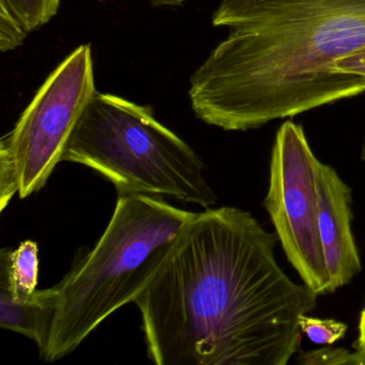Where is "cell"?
Returning <instances> with one entry per match:
<instances>
[{
	"label": "cell",
	"mask_w": 365,
	"mask_h": 365,
	"mask_svg": "<svg viewBox=\"0 0 365 365\" xmlns=\"http://www.w3.org/2000/svg\"><path fill=\"white\" fill-rule=\"evenodd\" d=\"M196 212L162 196L118 195L110 223L93 250L57 285L48 362L73 352L106 318L144 292Z\"/></svg>",
	"instance_id": "cell-3"
},
{
	"label": "cell",
	"mask_w": 365,
	"mask_h": 365,
	"mask_svg": "<svg viewBox=\"0 0 365 365\" xmlns=\"http://www.w3.org/2000/svg\"><path fill=\"white\" fill-rule=\"evenodd\" d=\"M57 300V286L37 289L27 300L18 301L0 284V327L29 337L37 344L41 354L50 339Z\"/></svg>",
	"instance_id": "cell-8"
},
{
	"label": "cell",
	"mask_w": 365,
	"mask_h": 365,
	"mask_svg": "<svg viewBox=\"0 0 365 365\" xmlns=\"http://www.w3.org/2000/svg\"><path fill=\"white\" fill-rule=\"evenodd\" d=\"M230 31L191 78L196 117L249 131L365 93L333 65L365 48V0H223Z\"/></svg>",
	"instance_id": "cell-2"
},
{
	"label": "cell",
	"mask_w": 365,
	"mask_h": 365,
	"mask_svg": "<svg viewBox=\"0 0 365 365\" xmlns=\"http://www.w3.org/2000/svg\"><path fill=\"white\" fill-rule=\"evenodd\" d=\"M301 332L317 345H333L341 341L347 333L348 326L343 322L335 319L311 317L302 315L299 319Z\"/></svg>",
	"instance_id": "cell-11"
},
{
	"label": "cell",
	"mask_w": 365,
	"mask_h": 365,
	"mask_svg": "<svg viewBox=\"0 0 365 365\" xmlns=\"http://www.w3.org/2000/svg\"><path fill=\"white\" fill-rule=\"evenodd\" d=\"M96 93L91 48L83 44L48 76L16 127L0 140V150L16 168L20 198L46 185Z\"/></svg>",
	"instance_id": "cell-5"
},
{
	"label": "cell",
	"mask_w": 365,
	"mask_h": 365,
	"mask_svg": "<svg viewBox=\"0 0 365 365\" xmlns=\"http://www.w3.org/2000/svg\"><path fill=\"white\" fill-rule=\"evenodd\" d=\"M319 235L330 294L351 283L362 271L360 254L352 232V192L349 185L326 163H320Z\"/></svg>",
	"instance_id": "cell-7"
},
{
	"label": "cell",
	"mask_w": 365,
	"mask_h": 365,
	"mask_svg": "<svg viewBox=\"0 0 365 365\" xmlns=\"http://www.w3.org/2000/svg\"><path fill=\"white\" fill-rule=\"evenodd\" d=\"M39 249L35 241L26 240L18 249L5 247L0 252V284L14 299L24 301L37 290Z\"/></svg>",
	"instance_id": "cell-9"
},
{
	"label": "cell",
	"mask_w": 365,
	"mask_h": 365,
	"mask_svg": "<svg viewBox=\"0 0 365 365\" xmlns=\"http://www.w3.org/2000/svg\"><path fill=\"white\" fill-rule=\"evenodd\" d=\"M320 163L302 125L285 121L273 142L264 200L286 258L318 296L330 294L318 224Z\"/></svg>",
	"instance_id": "cell-6"
},
{
	"label": "cell",
	"mask_w": 365,
	"mask_h": 365,
	"mask_svg": "<svg viewBox=\"0 0 365 365\" xmlns=\"http://www.w3.org/2000/svg\"><path fill=\"white\" fill-rule=\"evenodd\" d=\"M63 161L82 164L123 194L168 196L202 208L217 202L205 164L153 108L96 93L74 128Z\"/></svg>",
	"instance_id": "cell-4"
},
{
	"label": "cell",
	"mask_w": 365,
	"mask_h": 365,
	"mask_svg": "<svg viewBox=\"0 0 365 365\" xmlns=\"http://www.w3.org/2000/svg\"><path fill=\"white\" fill-rule=\"evenodd\" d=\"M296 356L294 363L301 365H365V354L359 350L351 352L346 348L324 347L309 351H299Z\"/></svg>",
	"instance_id": "cell-12"
},
{
	"label": "cell",
	"mask_w": 365,
	"mask_h": 365,
	"mask_svg": "<svg viewBox=\"0 0 365 365\" xmlns=\"http://www.w3.org/2000/svg\"><path fill=\"white\" fill-rule=\"evenodd\" d=\"M333 71L336 74H351L365 78V48L337 61L333 65Z\"/></svg>",
	"instance_id": "cell-13"
},
{
	"label": "cell",
	"mask_w": 365,
	"mask_h": 365,
	"mask_svg": "<svg viewBox=\"0 0 365 365\" xmlns=\"http://www.w3.org/2000/svg\"><path fill=\"white\" fill-rule=\"evenodd\" d=\"M354 348L365 354V300L359 315L358 339L354 343Z\"/></svg>",
	"instance_id": "cell-14"
},
{
	"label": "cell",
	"mask_w": 365,
	"mask_h": 365,
	"mask_svg": "<svg viewBox=\"0 0 365 365\" xmlns=\"http://www.w3.org/2000/svg\"><path fill=\"white\" fill-rule=\"evenodd\" d=\"M59 6L61 0H0V21L14 23L29 35L48 24Z\"/></svg>",
	"instance_id": "cell-10"
},
{
	"label": "cell",
	"mask_w": 365,
	"mask_h": 365,
	"mask_svg": "<svg viewBox=\"0 0 365 365\" xmlns=\"http://www.w3.org/2000/svg\"><path fill=\"white\" fill-rule=\"evenodd\" d=\"M277 237L247 211L207 208L185 224L144 292L147 354L158 365H287L318 294L275 258Z\"/></svg>",
	"instance_id": "cell-1"
},
{
	"label": "cell",
	"mask_w": 365,
	"mask_h": 365,
	"mask_svg": "<svg viewBox=\"0 0 365 365\" xmlns=\"http://www.w3.org/2000/svg\"><path fill=\"white\" fill-rule=\"evenodd\" d=\"M185 0H151V4L155 7H161V6H180L182 5Z\"/></svg>",
	"instance_id": "cell-15"
},
{
	"label": "cell",
	"mask_w": 365,
	"mask_h": 365,
	"mask_svg": "<svg viewBox=\"0 0 365 365\" xmlns=\"http://www.w3.org/2000/svg\"><path fill=\"white\" fill-rule=\"evenodd\" d=\"M361 160L365 164V138L364 140H363L362 146H361Z\"/></svg>",
	"instance_id": "cell-16"
}]
</instances>
